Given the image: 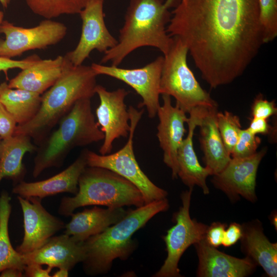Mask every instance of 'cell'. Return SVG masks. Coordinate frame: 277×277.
Wrapping results in <instances>:
<instances>
[{"label":"cell","mask_w":277,"mask_h":277,"mask_svg":"<svg viewBox=\"0 0 277 277\" xmlns=\"http://www.w3.org/2000/svg\"><path fill=\"white\" fill-rule=\"evenodd\" d=\"M130 130L125 145L118 151L106 155L98 154L86 149L88 166L110 170L133 184L141 192L145 204L166 198L168 192L155 185L144 173L135 159L133 138L136 126L142 117L144 109L138 111L129 107Z\"/></svg>","instance_id":"ba28073f"},{"label":"cell","mask_w":277,"mask_h":277,"mask_svg":"<svg viewBox=\"0 0 277 277\" xmlns=\"http://www.w3.org/2000/svg\"><path fill=\"white\" fill-rule=\"evenodd\" d=\"M4 18V13L0 11V25H1L2 23L3 22Z\"/></svg>","instance_id":"b9f144b4"},{"label":"cell","mask_w":277,"mask_h":277,"mask_svg":"<svg viewBox=\"0 0 277 277\" xmlns=\"http://www.w3.org/2000/svg\"><path fill=\"white\" fill-rule=\"evenodd\" d=\"M41 101L42 96L38 93L11 88L6 82L0 84V102L18 125L28 123L35 116Z\"/></svg>","instance_id":"484cf974"},{"label":"cell","mask_w":277,"mask_h":277,"mask_svg":"<svg viewBox=\"0 0 277 277\" xmlns=\"http://www.w3.org/2000/svg\"><path fill=\"white\" fill-rule=\"evenodd\" d=\"M1 277H22L24 276V271L16 268H7L0 272Z\"/></svg>","instance_id":"f35d334b"},{"label":"cell","mask_w":277,"mask_h":277,"mask_svg":"<svg viewBox=\"0 0 277 277\" xmlns=\"http://www.w3.org/2000/svg\"><path fill=\"white\" fill-rule=\"evenodd\" d=\"M260 143V137L251 133L247 128L242 129L231 156L243 158L251 156L257 152Z\"/></svg>","instance_id":"4dcf8cb0"},{"label":"cell","mask_w":277,"mask_h":277,"mask_svg":"<svg viewBox=\"0 0 277 277\" xmlns=\"http://www.w3.org/2000/svg\"><path fill=\"white\" fill-rule=\"evenodd\" d=\"M276 113L277 108L274 101H268L261 94L255 97L251 106L252 117L267 120Z\"/></svg>","instance_id":"1f68e13d"},{"label":"cell","mask_w":277,"mask_h":277,"mask_svg":"<svg viewBox=\"0 0 277 277\" xmlns=\"http://www.w3.org/2000/svg\"><path fill=\"white\" fill-rule=\"evenodd\" d=\"M144 204L141 192L130 182L110 170L87 166L80 176L77 193L64 197L58 212L71 216L75 209L86 206L139 207Z\"/></svg>","instance_id":"8992f818"},{"label":"cell","mask_w":277,"mask_h":277,"mask_svg":"<svg viewBox=\"0 0 277 277\" xmlns=\"http://www.w3.org/2000/svg\"><path fill=\"white\" fill-rule=\"evenodd\" d=\"M258 4L263 42L268 43L277 36V0H258Z\"/></svg>","instance_id":"f546056e"},{"label":"cell","mask_w":277,"mask_h":277,"mask_svg":"<svg viewBox=\"0 0 277 277\" xmlns=\"http://www.w3.org/2000/svg\"><path fill=\"white\" fill-rule=\"evenodd\" d=\"M66 59L59 55L53 59L37 61L22 70L9 81L11 88L22 89L42 94L60 78L65 68Z\"/></svg>","instance_id":"7402d4cb"},{"label":"cell","mask_w":277,"mask_h":277,"mask_svg":"<svg viewBox=\"0 0 277 277\" xmlns=\"http://www.w3.org/2000/svg\"><path fill=\"white\" fill-rule=\"evenodd\" d=\"M11 197L6 192L0 195V272L7 268H16L24 271L25 265L22 254L11 243L8 223L11 211Z\"/></svg>","instance_id":"4316f807"},{"label":"cell","mask_w":277,"mask_h":277,"mask_svg":"<svg viewBox=\"0 0 277 277\" xmlns=\"http://www.w3.org/2000/svg\"><path fill=\"white\" fill-rule=\"evenodd\" d=\"M87 166L86 149L65 170L46 180L34 182H18L13 188V193L25 198L32 196L43 199L58 193L68 192L75 195L78 190L80 176Z\"/></svg>","instance_id":"ac0fdd59"},{"label":"cell","mask_w":277,"mask_h":277,"mask_svg":"<svg viewBox=\"0 0 277 277\" xmlns=\"http://www.w3.org/2000/svg\"><path fill=\"white\" fill-rule=\"evenodd\" d=\"M39 58H41L35 54L22 60H14L11 58L0 57V74L3 71L7 76L9 70L15 68L23 70L33 65Z\"/></svg>","instance_id":"d6a6232c"},{"label":"cell","mask_w":277,"mask_h":277,"mask_svg":"<svg viewBox=\"0 0 277 277\" xmlns=\"http://www.w3.org/2000/svg\"><path fill=\"white\" fill-rule=\"evenodd\" d=\"M25 1L34 14L51 19L64 14H79L90 0Z\"/></svg>","instance_id":"83f0119b"},{"label":"cell","mask_w":277,"mask_h":277,"mask_svg":"<svg viewBox=\"0 0 277 277\" xmlns=\"http://www.w3.org/2000/svg\"><path fill=\"white\" fill-rule=\"evenodd\" d=\"M65 58L64 72L42 95L36 114L28 123L17 125L14 134L27 135L39 145L77 101L95 94L97 75L91 66H75Z\"/></svg>","instance_id":"3957f363"},{"label":"cell","mask_w":277,"mask_h":277,"mask_svg":"<svg viewBox=\"0 0 277 277\" xmlns=\"http://www.w3.org/2000/svg\"><path fill=\"white\" fill-rule=\"evenodd\" d=\"M259 12L258 0H179L167 32L216 88L241 75L264 44Z\"/></svg>","instance_id":"6da1fadb"},{"label":"cell","mask_w":277,"mask_h":277,"mask_svg":"<svg viewBox=\"0 0 277 277\" xmlns=\"http://www.w3.org/2000/svg\"><path fill=\"white\" fill-rule=\"evenodd\" d=\"M17 123L0 102V137L6 139L12 136Z\"/></svg>","instance_id":"836d02e7"},{"label":"cell","mask_w":277,"mask_h":277,"mask_svg":"<svg viewBox=\"0 0 277 277\" xmlns=\"http://www.w3.org/2000/svg\"><path fill=\"white\" fill-rule=\"evenodd\" d=\"M242 248L270 277L277 275V244L271 243L259 222L243 226Z\"/></svg>","instance_id":"cb8c5ba5"},{"label":"cell","mask_w":277,"mask_h":277,"mask_svg":"<svg viewBox=\"0 0 277 277\" xmlns=\"http://www.w3.org/2000/svg\"><path fill=\"white\" fill-rule=\"evenodd\" d=\"M83 242H77L65 233L52 236L38 249L22 254L23 262L25 265L37 263L69 271L85 258Z\"/></svg>","instance_id":"e0dca14e"},{"label":"cell","mask_w":277,"mask_h":277,"mask_svg":"<svg viewBox=\"0 0 277 277\" xmlns=\"http://www.w3.org/2000/svg\"><path fill=\"white\" fill-rule=\"evenodd\" d=\"M31 138L25 135L15 134L2 140L0 147V183L5 177L16 182L23 180L26 169L23 159L27 152L36 151Z\"/></svg>","instance_id":"d4e9b609"},{"label":"cell","mask_w":277,"mask_h":277,"mask_svg":"<svg viewBox=\"0 0 277 277\" xmlns=\"http://www.w3.org/2000/svg\"><path fill=\"white\" fill-rule=\"evenodd\" d=\"M272 222L273 223L274 226L276 227V215H275H275H274V216L273 217Z\"/></svg>","instance_id":"7bdbcfd3"},{"label":"cell","mask_w":277,"mask_h":277,"mask_svg":"<svg viewBox=\"0 0 277 277\" xmlns=\"http://www.w3.org/2000/svg\"><path fill=\"white\" fill-rule=\"evenodd\" d=\"M266 152L267 148H264L248 157H231L225 168L213 175V184L232 201L242 196L250 202H255L256 173Z\"/></svg>","instance_id":"5bb4252c"},{"label":"cell","mask_w":277,"mask_h":277,"mask_svg":"<svg viewBox=\"0 0 277 277\" xmlns=\"http://www.w3.org/2000/svg\"><path fill=\"white\" fill-rule=\"evenodd\" d=\"M129 93L124 88L109 91L100 85L96 86L95 93L100 101L96 109V115L97 123L104 134V142L99 149L101 155L111 152L115 139L129 135L130 114L124 102Z\"/></svg>","instance_id":"4fadbf2b"},{"label":"cell","mask_w":277,"mask_h":277,"mask_svg":"<svg viewBox=\"0 0 277 277\" xmlns=\"http://www.w3.org/2000/svg\"><path fill=\"white\" fill-rule=\"evenodd\" d=\"M169 207L165 198L129 209L120 221L85 241V258L82 262L84 272L92 276L106 274L110 270L114 260H127L136 247L132 235Z\"/></svg>","instance_id":"277c9868"},{"label":"cell","mask_w":277,"mask_h":277,"mask_svg":"<svg viewBox=\"0 0 277 277\" xmlns=\"http://www.w3.org/2000/svg\"><path fill=\"white\" fill-rule=\"evenodd\" d=\"M52 268L48 266L46 269L42 265L37 263L26 264L24 269V276L26 277H50Z\"/></svg>","instance_id":"74e56055"},{"label":"cell","mask_w":277,"mask_h":277,"mask_svg":"<svg viewBox=\"0 0 277 277\" xmlns=\"http://www.w3.org/2000/svg\"><path fill=\"white\" fill-rule=\"evenodd\" d=\"M103 5L104 0H90L79 13L82 21L79 42L64 56L75 66L82 65L93 50L105 53L117 43L106 26Z\"/></svg>","instance_id":"7c38bea8"},{"label":"cell","mask_w":277,"mask_h":277,"mask_svg":"<svg viewBox=\"0 0 277 277\" xmlns=\"http://www.w3.org/2000/svg\"><path fill=\"white\" fill-rule=\"evenodd\" d=\"M67 30L65 24L51 19H45L31 28L17 26L3 21L0 33L4 34L5 38H0V57L11 58L31 50L55 45L64 38Z\"/></svg>","instance_id":"30bf717a"},{"label":"cell","mask_w":277,"mask_h":277,"mask_svg":"<svg viewBox=\"0 0 277 277\" xmlns=\"http://www.w3.org/2000/svg\"><path fill=\"white\" fill-rule=\"evenodd\" d=\"M210 108L199 107L192 109L186 122L188 126L187 136L183 140L177 154L178 166L177 176L189 188L194 186L201 188L205 194L209 193L206 179L211 175L205 167H202L194 150L193 137L195 128L198 126L202 117Z\"/></svg>","instance_id":"d6986e66"},{"label":"cell","mask_w":277,"mask_h":277,"mask_svg":"<svg viewBox=\"0 0 277 277\" xmlns=\"http://www.w3.org/2000/svg\"><path fill=\"white\" fill-rule=\"evenodd\" d=\"M24 219V235L16 250L21 254L32 252L43 245L50 238L65 228V223L48 212L42 199L17 196Z\"/></svg>","instance_id":"9a60e30c"},{"label":"cell","mask_w":277,"mask_h":277,"mask_svg":"<svg viewBox=\"0 0 277 277\" xmlns=\"http://www.w3.org/2000/svg\"><path fill=\"white\" fill-rule=\"evenodd\" d=\"M217 108L209 109L202 117L200 127V143L204 154L205 167L211 175L221 172L231 159L227 152L218 130L216 122Z\"/></svg>","instance_id":"603a6c76"},{"label":"cell","mask_w":277,"mask_h":277,"mask_svg":"<svg viewBox=\"0 0 277 277\" xmlns=\"http://www.w3.org/2000/svg\"><path fill=\"white\" fill-rule=\"evenodd\" d=\"M247 129L253 134L275 136V128L270 125L266 119L252 117Z\"/></svg>","instance_id":"d590c367"},{"label":"cell","mask_w":277,"mask_h":277,"mask_svg":"<svg viewBox=\"0 0 277 277\" xmlns=\"http://www.w3.org/2000/svg\"><path fill=\"white\" fill-rule=\"evenodd\" d=\"M163 61V56H160L146 66L134 69L96 63H92L91 67L97 75H106L131 87L142 98L138 107L145 106L149 117L153 118L157 115L160 106V85Z\"/></svg>","instance_id":"8fae6325"},{"label":"cell","mask_w":277,"mask_h":277,"mask_svg":"<svg viewBox=\"0 0 277 277\" xmlns=\"http://www.w3.org/2000/svg\"><path fill=\"white\" fill-rule=\"evenodd\" d=\"M179 0H130L117 44L104 53L101 63L118 67L134 50L153 47L165 55L173 42L167 32L171 11Z\"/></svg>","instance_id":"7a4b0ae2"},{"label":"cell","mask_w":277,"mask_h":277,"mask_svg":"<svg viewBox=\"0 0 277 277\" xmlns=\"http://www.w3.org/2000/svg\"><path fill=\"white\" fill-rule=\"evenodd\" d=\"M216 122L226 149L231 155L242 130L240 118L227 111H217Z\"/></svg>","instance_id":"f1b7e54d"},{"label":"cell","mask_w":277,"mask_h":277,"mask_svg":"<svg viewBox=\"0 0 277 277\" xmlns=\"http://www.w3.org/2000/svg\"><path fill=\"white\" fill-rule=\"evenodd\" d=\"M2 138L0 137V147H1V142L2 141Z\"/></svg>","instance_id":"ee69618b"},{"label":"cell","mask_w":277,"mask_h":277,"mask_svg":"<svg viewBox=\"0 0 277 277\" xmlns=\"http://www.w3.org/2000/svg\"><path fill=\"white\" fill-rule=\"evenodd\" d=\"M127 212L123 207L104 209L95 206L71 214L70 221L65 225L64 233L77 242H83L120 221Z\"/></svg>","instance_id":"44dd1931"},{"label":"cell","mask_w":277,"mask_h":277,"mask_svg":"<svg viewBox=\"0 0 277 277\" xmlns=\"http://www.w3.org/2000/svg\"><path fill=\"white\" fill-rule=\"evenodd\" d=\"M69 271L67 269L60 268L55 272L52 275V277H67L68 276Z\"/></svg>","instance_id":"ab89813d"},{"label":"cell","mask_w":277,"mask_h":277,"mask_svg":"<svg viewBox=\"0 0 277 277\" xmlns=\"http://www.w3.org/2000/svg\"><path fill=\"white\" fill-rule=\"evenodd\" d=\"M163 105L157 110L159 123L156 136L163 152V161L171 170L173 179L177 178V154L186 132V112L177 104H171V96L162 94Z\"/></svg>","instance_id":"2e32d148"},{"label":"cell","mask_w":277,"mask_h":277,"mask_svg":"<svg viewBox=\"0 0 277 277\" xmlns=\"http://www.w3.org/2000/svg\"><path fill=\"white\" fill-rule=\"evenodd\" d=\"M242 236V226L232 223L225 230L222 245L226 247H230L241 239Z\"/></svg>","instance_id":"8d00e7d4"},{"label":"cell","mask_w":277,"mask_h":277,"mask_svg":"<svg viewBox=\"0 0 277 277\" xmlns=\"http://www.w3.org/2000/svg\"><path fill=\"white\" fill-rule=\"evenodd\" d=\"M172 37V44L163 56L160 94L173 97L186 113L199 107L217 108V103L202 88L188 67L187 46L179 38Z\"/></svg>","instance_id":"52a82bcc"},{"label":"cell","mask_w":277,"mask_h":277,"mask_svg":"<svg viewBox=\"0 0 277 277\" xmlns=\"http://www.w3.org/2000/svg\"><path fill=\"white\" fill-rule=\"evenodd\" d=\"M11 0H0V3L4 8H7Z\"/></svg>","instance_id":"60d3db41"},{"label":"cell","mask_w":277,"mask_h":277,"mask_svg":"<svg viewBox=\"0 0 277 277\" xmlns=\"http://www.w3.org/2000/svg\"><path fill=\"white\" fill-rule=\"evenodd\" d=\"M194 246L199 262L198 276L244 277L254 271L257 265L247 256L240 259L221 252L205 239Z\"/></svg>","instance_id":"ffe728a7"},{"label":"cell","mask_w":277,"mask_h":277,"mask_svg":"<svg viewBox=\"0 0 277 277\" xmlns=\"http://www.w3.org/2000/svg\"><path fill=\"white\" fill-rule=\"evenodd\" d=\"M57 124L56 130L50 132L37 148L32 171L34 178L47 169L61 166L73 148L104 139V134L92 113L91 98L77 101Z\"/></svg>","instance_id":"5b68a950"},{"label":"cell","mask_w":277,"mask_h":277,"mask_svg":"<svg viewBox=\"0 0 277 277\" xmlns=\"http://www.w3.org/2000/svg\"><path fill=\"white\" fill-rule=\"evenodd\" d=\"M226 225L220 222H214L208 227L205 239L211 246L217 248L222 244Z\"/></svg>","instance_id":"e575fe53"},{"label":"cell","mask_w":277,"mask_h":277,"mask_svg":"<svg viewBox=\"0 0 277 277\" xmlns=\"http://www.w3.org/2000/svg\"><path fill=\"white\" fill-rule=\"evenodd\" d=\"M193 188L182 193V205L174 213L175 224L170 228L163 240L166 246L167 256L154 277H180L179 261L185 250L205 238L208 226L192 219L189 208Z\"/></svg>","instance_id":"9c48e42d"}]
</instances>
